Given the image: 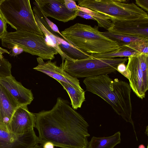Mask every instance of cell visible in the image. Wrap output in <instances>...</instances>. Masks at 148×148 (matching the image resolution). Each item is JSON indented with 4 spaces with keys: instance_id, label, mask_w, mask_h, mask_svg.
I'll use <instances>...</instances> for the list:
<instances>
[{
    "instance_id": "obj_20",
    "label": "cell",
    "mask_w": 148,
    "mask_h": 148,
    "mask_svg": "<svg viewBox=\"0 0 148 148\" xmlns=\"http://www.w3.org/2000/svg\"><path fill=\"white\" fill-rule=\"evenodd\" d=\"M140 53L124 45L119 49L107 53L101 54H91L92 57L98 59L113 58L117 57L137 56Z\"/></svg>"
},
{
    "instance_id": "obj_2",
    "label": "cell",
    "mask_w": 148,
    "mask_h": 148,
    "mask_svg": "<svg viewBox=\"0 0 148 148\" xmlns=\"http://www.w3.org/2000/svg\"><path fill=\"white\" fill-rule=\"evenodd\" d=\"M83 82L87 91L103 99L118 115L132 125L136 136L132 119V89L129 84L118 78L113 80L106 74L85 78Z\"/></svg>"
},
{
    "instance_id": "obj_14",
    "label": "cell",
    "mask_w": 148,
    "mask_h": 148,
    "mask_svg": "<svg viewBox=\"0 0 148 148\" xmlns=\"http://www.w3.org/2000/svg\"><path fill=\"white\" fill-rule=\"evenodd\" d=\"M109 31L113 33L148 38V19L125 21H113Z\"/></svg>"
},
{
    "instance_id": "obj_9",
    "label": "cell",
    "mask_w": 148,
    "mask_h": 148,
    "mask_svg": "<svg viewBox=\"0 0 148 148\" xmlns=\"http://www.w3.org/2000/svg\"><path fill=\"white\" fill-rule=\"evenodd\" d=\"M36 117L35 113L29 112L27 106L18 107L14 111L8 126L9 132L22 135L34 130Z\"/></svg>"
},
{
    "instance_id": "obj_24",
    "label": "cell",
    "mask_w": 148,
    "mask_h": 148,
    "mask_svg": "<svg viewBox=\"0 0 148 148\" xmlns=\"http://www.w3.org/2000/svg\"><path fill=\"white\" fill-rule=\"evenodd\" d=\"M12 65L6 59L0 58V77H5L12 75Z\"/></svg>"
},
{
    "instance_id": "obj_16",
    "label": "cell",
    "mask_w": 148,
    "mask_h": 148,
    "mask_svg": "<svg viewBox=\"0 0 148 148\" xmlns=\"http://www.w3.org/2000/svg\"><path fill=\"white\" fill-rule=\"evenodd\" d=\"M32 10L35 20L40 29L45 36L48 45L56 50L58 53L61 56L62 62L64 61L65 59L72 61L60 49L55 37L56 36H58V34L52 30L46 22L43 15L39 8L35 6L33 7Z\"/></svg>"
},
{
    "instance_id": "obj_34",
    "label": "cell",
    "mask_w": 148,
    "mask_h": 148,
    "mask_svg": "<svg viewBox=\"0 0 148 148\" xmlns=\"http://www.w3.org/2000/svg\"><path fill=\"white\" fill-rule=\"evenodd\" d=\"M138 148H145V147L144 145H140L138 146Z\"/></svg>"
},
{
    "instance_id": "obj_22",
    "label": "cell",
    "mask_w": 148,
    "mask_h": 148,
    "mask_svg": "<svg viewBox=\"0 0 148 148\" xmlns=\"http://www.w3.org/2000/svg\"><path fill=\"white\" fill-rule=\"evenodd\" d=\"M101 33L108 39L116 41L122 45L135 41L148 40V38L118 34L108 31Z\"/></svg>"
},
{
    "instance_id": "obj_10",
    "label": "cell",
    "mask_w": 148,
    "mask_h": 148,
    "mask_svg": "<svg viewBox=\"0 0 148 148\" xmlns=\"http://www.w3.org/2000/svg\"><path fill=\"white\" fill-rule=\"evenodd\" d=\"M38 143L34 130L16 135L0 128V148H31Z\"/></svg>"
},
{
    "instance_id": "obj_12",
    "label": "cell",
    "mask_w": 148,
    "mask_h": 148,
    "mask_svg": "<svg viewBox=\"0 0 148 148\" xmlns=\"http://www.w3.org/2000/svg\"><path fill=\"white\" fill-rule=\"evenodd\" d=\"M0 84L14 98L19 106H27L33 100L31 90L23 86L12 75L0 77Z\"/></svg>"
},
{
    "instance_id": "obj_32",
    "label": "cell",
    "mask_w": 148,
    "mask_h": 148,
    "mask_svg": "<svg viewBox=\"0 0 148 148\" xmlns=\"http://www.w3.org/2000/svg\"><path fill=\"white\" fill-rule=\"evenodd\" d=\"M54 145L51 143L47 142L43 144V148H54Z\"/></svg>"
},
{
    "instance_id": "obj_4",
    "label": "cell",
    "mask_w": 148,
    "mask_h": 148,
    "mask_svg": "<svg viewBox=\"0 0 148 148\" xmlns=\"http://www.w3.org/2000/svg\"><path fill=\"white\" fill-rule=\"evenodd\" d=\"M0 16L16 31L44 35L35 20L29 0H0Z\"/></svg>"
},
{
    "instance_id": "obj_33",
    "label": "cell",
    "mask_w": 148,
    "mask_h": 148,
    "mask_svg": "<svg viewBox=\"0 0 148 148\" xmlns=\"http://www.w3.org/2000/svg\"><path fill=\"white\" fill-rule=\"evenodd\" d=\"M31 148H43V145H39L37 144Z\"/></svg>"
},
{
    "instance_id": "obj_31",
    "label": "cell",
    "mask_w": 148,
    "mask_h": 148,
    "mask_svg": "<svg viewBox=\"0 0 148 148\" xmlns=\"http://www.w3.org/2000/svg\"><path fill=\"white\" fill-rule=\"evenodd\" d=\"M4 53L10 54V52L7 49L0 47V58L2 59L3 58V54Z\"/></svg>"
},
{
    "instance_id": "obj_21",
    "label": "cell",
    "mask_w": 148,
    "mask_h": 148,
    "mask_svg": "<svg viewBox=\"0 0 148 148\" xmlns=\"http://www.w3.org/2000/svg\"><path fill=\"white\" fill-rule=\"evenodd\" d=\"M78 6V5H77ZM78 10L91 16L97 23L98 27L109 31L113 26L112 19L109 16L86 8L78 6Z\"/></svg>"
},
{
    "instance_id": "obj_15",
    "label": "cell",
    "mask_w": 148,
    "mask_h": 148,
    "mask_svg": "<svg viewBox=\"0 0 148 148\" xmlns=\"http://www.w3.org/2000/svg\"><path fill=\"white\" fill-rule=\"evenodd\" d=\"M20 106L14 98L0 84V128L8 132L12 117Z\"/></svg>"
},
{
    "instance_id": "obj_27",
    "label": "cell",
    "mask_w": 148,
    "mask_h": 148,
    "mask_svg": "<svg viewBox=\"0 0 148 148\" xmlns=\"http://www.w3.org/2000/svg\"><path fill=\"white\" fill-rule=\"evenodd\" d=\"M117 71H118L128 79V74L126 70V66L125 63H121L118 64L117 67Z\"/></svg>"
},
{
    "instance_id": "obj_6",
    "label": "cell",
    "mask_w": 148,
    "mask_h": 148,
    "mask_svg": "<svg viewBox=\"0 0 148 148\" xmlns=\"http://www.w3.org/2000/svg\"><path fill=\"white\" fill-rule=\"evenodd\" d=\"M1 40L4 47L10 49L17 45L24 52L43 60H52L58 53L55 49L48 45L44 35L26 31L8 32Z\"/></svg>"
},
{
    "instance_id": "obj_29",
    "label": "cell",
    "mask_w": 148,
    "mask_h": 148,
    "mask_svg": "<svg viewBox=\"0 0 148 148\" xmlns=\"http://www.w3.org/2000/svg\"><path fill=\"white\" fill-rule=\"evenodd\" d=\"M11 49L12 53L11 55L12 56H16L24 52L22 49L17 45L14 46Z\"/></svg>"
},
{
    "instance_id": "obj_13",
    "label": "cell",
    "mask_w": 148,
    "mask_h": 148,
    "mask_svg": "<svg viewBox=\"0 0 148 148\" xmlns=\"http://www.w3.org/2000/svg\"><path fill=\"white\" fill-rule=\"evenodd\" d=\"M98 27V26L92 27L90 25L77 23L65 29L61 33L69 42L80 39H110L99 31Z\"/></svg>"
},
{
    "instance_id": "obj_5",
    "label": "cell",
    "mask_w": 148,
    "mask_h": 148,
    "mask_svg": "<svg viewBox=\"0 0 148 148\" xmlns=\"http://www.w3.org/2000/svg\"><path fill=\"white\" fill-rule=\"evenodd\" d=\"M64 60L60 66L63 70L75 77L86 78L115 72L118 64L126 62L128 58L98 59L91 57L79 60Z\"/></svg>"
},
{
    "instance_id": "obj_1",
    "label": "cell",
    "mask_w": 148,
    "mask_h": 148,
    "mask_svg": "<svg viewBox=\"0 0 148 148\" xmlns=\"http://www.w3.org/2000/svg\"><path fill=\"white\" fill-rule=\"evenodd\" d=\"M35 114L38 143L50 142L61 148H88V124L66 100L58 97L51 109Z\"/></svg>"
},
{
    "instance_id": "obj_18",
    "label": "cell",
    "mask_w": 148,
    "mask_h": 148,
    "mask_svg": "<svg viewBox=\"0 0 148 148\" xmlns=\"http://www.w3.org/2000/svg\"><path fill=\"white\" fill-rule=\"evenodd\" d=\"M121 133L118 132L108 137L93 136L88 143V148H114L121 142Z\"/></svg>"
},
{
    "instance_id": "obj_17",
    "label": "cell",
    "mask_w": 148,
    "mask_h": 148,
    "mask_svg": "<svg viewBox=\"0 0 148 148\" xmlns=\"http://www.w3.org/2000/svg\"><path fill=\"white\" fill-rule=\"evenodd\" d=\"M62 51L72 60H82L91 57L90 54L75 47L58 36H55Z\"/></svg>"
},
{
    "instance_id": "obj_19",
    "label": "cell",
    "mask_w": 148,
    "mask_h": 148,
    "mask_svg": "<svg viewBox=\"0 0 148 148\" xmlns=\"http://www.w3.org/2000/svg\"><path fill=\"white\" fill-rule=\"evenodd\" d=\"M67 92L71 100L72 108L76 110L80 108L85 101V92L80 89L64 82L58 81Z\"/></svg>"
},
{
    "instance_id": "obj_11",
    "label": "cell",
    "mask_w": 148,
    "mask_h": 148,
    "mask_svg": "<svg viewBox=\"0 0 148 148\" xmlns=\"http://www.w3.org/2000/svg\"><path fill=\"white\" fill-rule=\"evenodd\" d=\"M38 64L33 69L41 72L54 79L57 81L64 82L77 88H82L77 78L73 77L63 70L56 64V61L52 62L51 60L45 62L42 58H36Z\"/></svg>"
},
{
    "instance_id": "obj_25",
    "label": "cell",
    "mask_w": 148,
    "mask_h": 148,
    "mask_svg": "<svg viewBox=\"0 0 148 148\" xmlns=\"http://www.w3.org/2000/svg\"><path fill=\"white\" fill-rule=\"evenodd\" d=\"M65 7L69 11L73 12L78 10V6L75 0H64Z\"/></svg>"
},
{
    "instance_id": "obj_23",
    "label": "cell",
    "mask_w": 148,
    "mask_h": 148,
    "mask_svg": "<svg viewBox=\"0 0 148 148\" xmlns=\"http://www.w3.org/2000/svg\"><path fill=\"white\" fill-rule=\"evenodd\" d=\"M123 45L140 53L148 54V40L135 41Z\"/></svg>"
},
{
    "instance_id": "obj_26",
    "label": "cell",
    "mask_w": 148,
    "mask_h": 148,
    "mask_svg": "<svg viewBox=\"0 0 148 148\" xmlns=\"http://www.w3.org/2000/svg\"><path fill=\"white\" fill-rule=\"evenodd\" d=\"M7 28L6 23L0 16V39L8 32Z\"/></svg>"
},
{
    "instance_id": "obj_28",
    "label": "cell",
    "mask_w": 148,
    "mask_h": 148,
    "mask_svg": "<svg viewBox=\"0 0 148 148\" xmlns=\"http://www.w3.org/2000/svg\"><path fill=\"white\" fill-rule=\"evenodd\" d=\"M135 2L137 5L148 12V0H136Z\"/></svg>"
},
{
    "instance_id": "obj_8",
    "label": "cell",
    "mask_w": 148,
    "mask_h": 148,
    "mask_svg": "<svg viewBox=\"0 0 148 148\" xmlns=\"http://www.w3.org/2000/svg\"><path fill=\"white\" fill-rule=\"evenodd\" d=\"M33 3L46 17L66 23L74 19L79 10L71 12L65 6L64 0H35Z\"/></svg>"
},
{
    "instance_id": "obj_3",
    "label": "cell",
    "mask_w": 148,
    "mask_h": 148,
    "mask_svg": "<svg viewBox=\"0 0 148 148\" xmlns=\"http://www.w3.org/2000/svg\"><path fill=\"white\" fill-rule=\"evenodd\" d=\"M78 6L110 17L112 21L148 19L147 13L134 3L122 0H78Z\"/></svg>"
},
{
    "instance_id": "obj_30",
    "label": "cell",
    "mask_w": 148,
    "mask_h": 148,
    "mask_svg": "<svg viewBox=\"0 0 148 148\" xmlns=\"http://www.w3.org/2000/svg\"><path fill=\"white\" fill-rule=\"evenodd\" d=\"M77 15V16H80L86 19L93 20H94V18L90 15L79 10Z\"/></svg>"
},
{
    "instance_id": "obj_7",
    "label": "cell",
    "mask_w": 148,
    "mask_h": 148,
    "mask_svg": "<svg viewBox=\"0 0 148 148\" xmlns=\"http://www.w3.org/2000/svg\"><path fill=\"white\" fill-rule=\"evenodd\" d=\"M126 70L129 85L139 98L145 97L148 90V54L140 53L128 58Z\"/></svg>"
}]
</instances>
